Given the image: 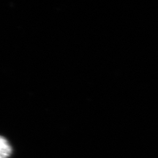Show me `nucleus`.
<instances>
[{
    "instance_id": "f257e3e1",
    "label": "nucleus",
    "mask_w": 158,
    "mask_h": 158,
    "mask_svg": "<svg viewBox=\"0 0 158 158\" xmlns=\"http://www.w3.org/2000/svg\"><path fill=\"white\" fill-rule=\"evenodd\" d=\"M12 153L11 146L7 140L0 136V158H8Z\"/></svg>"
}]
</instances>
